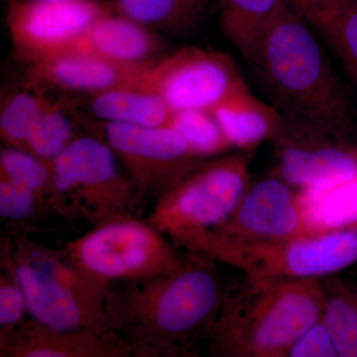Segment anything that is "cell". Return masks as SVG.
I'll use <instances>...</instances> for the list:
<instances>
[{"label":"cell","mask_w":357,"mask_h":357,"mask_svg":"<svg viewBox=\"0 0 357 357\" xmlns=\"http://www.w3.org/2000/svg\"><path fill=\"white\" fill-rule=\"evenodd\" d=\"M218 264L187 251L171 273L112 282L105 299L109 333L131 357L201 356L230 285Z\"/></svg>","instance_id":"6da1fadb"},{"label":"cell","mask_w":357,"mask_h":357,"mask_svg":"<svg viewBox=\"0 0 357 357\" xmlns=\"http://www.w3.org/2000/svg\"><path fill=\"white\" fill-rule=\"evenodd\" d=\"M251 66L282 114L357 144L354 100L297 3L289 2L275 16Z\"/></svg>","instance_id":"7a4b0ae2"},{"label":"cell","mask_w":357,"mask_h":357,"mask_svg":"<svg viewBox=\"0 0 357 357\" xmlns=\"http://www.w3.org/2000/svg\"><path fill=\"white\" fill-rule=\"evenodd\" d=\"M323 279L230 283L206 349L213 357H287L323 317Z\"/></svg>","instance_id":"3957f363"},{"label":"cell","mask_w":357,"mask_h":357,"mask_svg":"<svg viewBox=\"0 0 357 357\" xmlns=\"http://www.w3.org/2000/svg\"><path fill=\"white\" fill-rule=\"evenodd\" d=\"M49 206L68 222L96 227L139 218L144 203L102 136L81 134L52 161Z\"/></svg>","instance_id":"277c9868"},{"label":"cell","mask_w":357,"mask_h":357,"mask_svg":"<svg viewBox=\"0 0 357 357\" xmlns=\"http://www.w3.org/2000/svg\"><path fill=\"white\" fill-rule=\"evenodd\" d=\"M255 152L203 160L155 199L146 217L181 250L192 252L236 208L251 181Z\"/></svg>","instance_id":"5b68a950"},{"label":"cell","mask_w":357,"mask_h":357,"mask_svg":"<svg viewBox=\"0 0 357 357\" xmlns=\"http://www.w3.org/2000/svg\"><path fill=\"white\" fill-rule=\"evenodd\" d=\"M16 263L30 318L61 330L110 333L105 309L109 285L84 273L64 248L31 241Z\"/></svg>","instance_id":"8992f818"},{"label":"cell","mask_w":357,"mask_h":357,"mask_svg":"<svg viewBox=\"0 0 357 357\" xmlns=\"http://www.w3.org/2000/svg\"><path fill=\"white\" fill-rule=\"evenodd\" d=\"M245 276L324 279L357 263V225L277 243L243 244L206 239L196 252Z\"/></svg>","instance_id":"52a82bcc"},{"label":"cell","mask_w":357,"mask_h":357,"mask_svg":"<svg viewBox=\"0 0 357 357\" xmlns=\"http://www.w3.org/2000/svg\"><path fill=\"white\" fill-rule=\"evenodd\" d=\"M70 260L84 273L109 285L168 274L182 267L181 252L146 218H126L93 227L65 245Z\"/></svg>","instance_id":"ba28073f"},{"label":"cell","mask_w":357,"mask_h":357,"mask_svg":"<svg viewBox=\"0 0 357 357\" xmlns=\"http://www.w3.org/2000/svg\"><path fill=\"white\" fill-rule=\"evenodd\" d=\"M321 234L303 191L271 172L250 181L236 208L206 239L243 244L277 243Z\"/></svg>","instance_id":"9c48e42d"},{"label":"cell","mask_w":357,"mask_h":357,"mask_svg":"<svg viewBox=\"0 0 357 357\" xmlns=\"http://www.w3.org/2000/svg\"><path fill=\"white\" fill-rule=\"evenodd\" d=\"M114 11L112 0H9L6 22L14 52L29 65L76 48Z\"/></svg>","instance_id":"30bf717a"},{"label":"cell","mask_w":357,"mask_h":357,"mask_svg":"<svg viewBox=\"0 0 357 357\" xmlns=\"http://www.w3.org/2000/svg\"><path fill=\"white\" fill-rule=\"evenodd\" d=\"M272 171L299 190L357 180V144L311 122L282 114L272 139Z\"/></svg>","instance_id":"8fae6325"},{"label":"cell","mask_w":357,"mask_h":357,"mask_svg":"<svg viewBox=\"0 0 357 357\" xmlns=\"http://www.w3.org/2000/svg\"><path fill=\"white\" fill-rule=\"evenodd\" d=\"M140 84L181 112L211 110L246 83L227 54L187 47L145 70Z\"/></svg>","instance_id":"7c38bea8"},{"label":"cell","mask_w":357,"mask_h":357,"mask_svg":"<svg viewBox=\"0 0 357 357\" xmlns=\"http://www.w3.org/2000/svg\"><path fill=\"white\" fill-rule=\"evenodd\" d=\"M100 129L144 204L147 197L156 199L203 161L192 155L180 134L169 126L100 122Z\"/></svg>","instance_id":"4fadbf2b"},{"label":"cell","mask_w":357,"mask_h":357,"mask_svg":"<svg viewBox=\"0 0 357 357\" xmlns=\"http://www.w3.org/2000/svg\"><path fill=\"white\" fill-rule=\"evenodd\" d=\"M28 66V86L88 96L140 83L145 70L124 67L95 54L75 49Z\"/></svg>","instance_id":"5bb4252c"},{"label":"cell","mask_w":357,"mask_h":357,"mask_svg":"<svg viewBox=\"0 0 357 357\" xmlns=\"http://www.w3.org/2000/svg\"><path fill=\"white\" fill-rule=\"evenodd\" d=\"M0 357H131L112 333L50 328L30 317L0 344Z\"/></svg>","instance_id":"9a60e30c"},{"label":"cell","mask_w":357,"mask_h":357,"mask_svg":"<svg viewBox=\"0 0 357 357\" xmlns=\"http://www.w3.org/2000/svg\"><path fill=\"white\" fill-rule=\"evenodd\" d=\"M74 49L141 70L167 55V45L159 32L115 11L96 20Z\"/></svg>","instance_id":"2e32d148"},{"label":"cell","mask_w":357,"mask_h":357,"mask_svg":"<svg viewBox=\"0 0 357 357\" xmlns=\"http://www.w3.org/2000/svg\"><path fill=\"white\" fill-rule=\"evenodd\" d=\"M211 112L236 151L255 152L263 143L270 142L282 121L281 112L255 96L248 84L218 103Z\"/></svg>","instance_id":"e0dca14e"},{"label":"cell","mask_w":357,"mask_h":357,"mask_svg":"<svg viewBox=\"0 0 357 357\" xmlns=\"http://www.w3.org/2000/svg\"><path fill=\"white\" fill-rule=\"evenodd\" d=\"M301 9L357 84V0H309Z\"/></svg>","instance_id":"ac0fdd59"},{"label":"cell","mask_w":357,"mask_h":357,"mask_svg":"<svg viewBox=\"0 0 357 357\" xmlns=\"http://www.w3.org/2000/svg\"><path fill=\"white\" fill-rule=\"evenodd\" d=\"M89 107L100 122L136 126H167L173 114L158 93L140 83L91 96Z\"/></svg>","instance_id":"d6986e66"},{"label":"cell","mask_w":357,"mask_h":357,"mask_svg":"<svg viewBox=\"0 0 357 357\" xmlns=\"http://www.w3.org/2000/svg\"><path fill=\"white\" fill-rule=\"evenodd\" d=\"M291 1L295 0H218L223 34L249 64L255 62L275 16Z\"/></svg>","instance_id":"ffe728a7"},{"label":"cell","mask_w":357,"mask_h":357,"mask_svg":"<svg viewBox=\"0 0 357 357\" xmlns=\"http://www.w3.org/2000/svg\"><path fill=\"white\" fill-rule=\"evenodd\" d=\"M115 13L157 32L188 34L203 20L206 0H112Z\"/></svg>","instance_id":"44dd1931"},{"label":"cell","mask_w":357,"mask_h":357,"mask_svg":"<svg viewBox=\"0 0 357 357\" xmlns=\"http://www.w3.org/2000/svg\"><path fill=\"white\" fill-rule=\"evenodd\" d=\"M323 321L340 357H357V284L337 275L323 279Z\"/></svg>","instance_id":"7402d4cb"},{"label":"cell","mask_w":357,"mask_h":357,"mask_svg":"<svg viewBox=\"0 0 357 357\" xmlns=\"http://www.w3.org/2000/svg\"><path fill=\"white\" fill-rule=\"evenodd\" d=\"M167 126L180 134L197 159L215 158L234 149L211 110L173 112Z\"/></svg>","instance_id":"603a6c76"},{"label":"cell","mask_w":357,"mask_h":357,"mask_svg":"<svg viewBox=\"0 0 357 357\" xmlns=\"http://www.w3.org/2000/svg\"><path fill=\"white\" fill-rule=\"evenodd\" d=\"M30 88L31 91L14 93L2 102L0 136L4 146L25 150L30 133L48 102L43 89Z\"/></svg>","instance_id":"cb8c5ba5"},{"label":"cell","mask_w":357,"mask_h":357,"mask_svg":"<svg viewBox=\"0 0 357 357\" xmlns=\"http://www.w3.org/2000/svg\"><path fill=\"white\" fill-rule=\"evenodd\" d=\"M81 133L77 132L64 105L49 98L30 133L25 150L45 161L52 162Z\"/></svg>","instance_id":"d4e9b609"},{"label":"cell","mask_w":357,"mask_h":357,"mask_svg":"<svg viewBox=\"0 0 357 357\" xmlns=\"http://www.w3.org/2000/svg\"><path fill=\"white\" fill-rule=\"evenodd\" d=\"M28 314L27 302L17 272L13 238L0 239V344L20 326Z\"/></svg>","instance_id":"484cf974"},{"label":"cell","mask_w":357,"mask_h":357,"mask_svg":"<svg viewBox=\"0 0 357 357\" xmlns=\"http://www.w3.org/2000/svg\"><path fill=\"white\" fill-rule=\"evenodd\" d=\"M0 178L20 183L38 194L49 204L52 189V162L18 148L2 146Z\"/></svg>","instance_id":"4316f807"},{"label":"cell","mask_w":357,"mask_h":357,"mask_svg":"<svg viewBox=\"0 0 357 357\" xmlns=\"http://www.w3.org/2000/svg\"><path fill=\"white\" fill-rule=\"evenodd\" d=\"M45 213H54L49 204L26 185L0 178V217L14 225H24Z\"/></svg>","instance_id":"83f0119b"},{"label":"cell","mask_w":357,"mask_h":357,"mask_svg":"<svg viewBox=\"0 0 357 357\" xmlns=\"http://www.w3.org/2000/svg\"><path fill=\"white\" fill-rule=\"evenodd\" d=\"M287 357H340L323 317L303 333Z\"/></svg>","instance_id":"f1b7e54d"},{"label":"cell","mask_w":357,"mask_h":357,"mask_svg":"<svg viewBox=\"0 0 357 357\" xmlns=\"http://www.w3.org/2000/svg\"><path fill=\"white\" fill-rule=\"evenodd\" d=\"M307 1H309V0H295L296 3H297L300 7L304 6V4Z\"/></svg>","instance_id":"f546056e"}]
</instances>
